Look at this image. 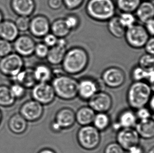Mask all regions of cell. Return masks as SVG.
<instances>
[{
	"instance_id": "obj_1",
	"label": "cell",
	"mask_w": 154,
	"mask_h": 153,
	"mask_svg": "<svg viewBox=\"0 0 154 153\" xmlns=\"http://www.w3.org/2000/svg\"><path fill=\"white\" fill-rule=\"evenodd\" d=\"M153 86L144 81H134L127 91V100L131 108L137 110L145 107L153 94Z\"/></svg>"
},
{
	"instance_id": "obj_2",
	"label": "cell",
	"mask_w": 154,
	"mask_h": 153,
	"mask_svg": "<svg viewBox=\"0 0 154 153\" xmlns=\"http://www.w3.org/2000/svg\"><path fill=\"white\" fill-rule=\"evenodd\" d=\"M88 56L85 50L74 48L65 54L63 60V68L69 75H77L83 71L88 66Z\"/></svg>"
},
{
	"instance_id": "obj_3",
	"label": "cell",
	"mask_w": 154,
	"mask_h": 153,
	"mask_svg": "<svg viewBox=\"0 0 154 153\" xmlns=\"http://www.w3.org/2000/svg\"><path fill=\"white\" fill-rule=\"evenodd\" d=\"M56 96L64 100H71L78 95L79 82L75 79L67 75H60L52 81Z\"/></svg>"
},
{
	"instance_id": "obj_4",
	"label": "cell",
	"mask_w": 154,
	"mask_h": 153,
	"mask_svg": "<svg viewBox=\"0 0 154 153\" xmlns=\"http://www.w3.org/2000/svg\"><path fill=\"white\" fill-rule=\"evenodd\" d=\"M86 10L93 19L98 21H106L114 16L115 7L112 0H90Z\"/></svg>"
},
{
	"instance_id": "obj_5",
	"label": "cell",
	"mask_w": 154,
	"mask_h": 153,
	"mask_svg": "<svg viewBox=\"0 0 154 153\" xmlns=\"http://www.w3.org/2000/svg\"><path fill=\"white\" fill-rule=\"evenodd\" d=\"M76 137L79 146L87 151L96 149L101 140L100 131L92 125L82 126L77 131Z\"/></svg>"
},
{
	"instance_id": "obj_6",
	"label": "cell",
	"mask_w": 154,
	"mask_h": 153,
	"mask_svg": "<svg viewBox=\"0 0 154 153\" xmlns=\"http://www.w3.org/2000/svg\"><path fill=\"white\" fill-rule=\"evenodd\" d=\"M23 67V58L17 53H10L0 60V72L9 78L17 75Z\"/></svg>"
},
{
	"instance_id": "obj_7",
	"label": "cell",
	"mask_w": 154,
	"mask_h": 153,
	"mask_svg": "<svg viewBox=\"0 0 154 153\" xmlns=\"http://www.w3.org/2000/svg\"><path fill=\"white\" fill-rule=\"evenodd\" d=\"M31 97L32 99L44 106L54 101L56 95L51 84L38 82L31 88Z\"/></svg>"
},
{
	"instance_id": "obj_8",
	"label": "cell",
	"mask_w": 154,
	"mask_h": 153,
	"mask_svg": "<svg viewBox=\"0 0 154 153\" xmlns=\"http://www.w3.org/2000/svg\"><path fill=\"white\" fill-rule=\"evenodd\" d=\"M125 36L129 45L136 48L144 47L149 39V34L145 28L136 24L127 28Z\"/></svg>"
},
{
	"instance_id": "obj_9",
	"label": "cell",
	"mask_w": 154,
	"mask_h": 153,
	"mask_svg": "<svg viewBox=\"0 0 154 153\" xmlns=\"http://www.w3.org/2000/svg\"><path fill=\"white\" fill-rule=\"evenodd\" d=\"M19 113L27 122H36L42 118L44 113V108L42 104L35 100H29L22 104Z\"/></svg>"
},
{
	"instance_id": "obj_10",
	"label": "cell",
	"mask_w": 154,
	"mask_h": 153,
	"mask_svg": "<svg viewBox=\"0 0 154 153\" xmlns=\"http://www.w3.org/2000/svg\"><path fill=\"white\" fill-rule=\"evenodd\" d=\"M88 104L96 113H107L112 106V98L107 92L99 91L88 100Z\"/></svg>"
},
{
	"instance_id": "obj_11",
	"label": "cell",
	"mask_w": 154,
	"mask_h": 153,
	"mask_svg": "<svg viewBox=\"0 0 154 153\" xmlns=\"http://www.w3.org/2000/svg\"><path fill=\"white\" fill-rule=\"evenodd\" d=\"M140 141V136L135 128H121L117 133L116 142L125 151L138 145Z\"/></svg>"
},
{
	"instance_id": "obj_12",
	"label": "cell",
	"mask_w": 154,
	"mask_h": 153,
	"mask_svg": "<svg viewBox=\"0 0 154 153\" xmlns=\"http://www.w3.org/2000/svg\"><path fill=\"white\" fill-rule=\"evenodd\" d=\"M102 78L107 87L110 88H117L121 87L125 82V75L121 69L113 67L104 71Z\"/></svg>"
},
{
	"instance_id": "obj_13",
	"label": "cell",
	"mask_w": 154,
	"mask_h": 153,
	"mask_svg": "<svg viewBox=\"0 0 154 153\" xmlns=\"http://www.w3.org/2000/svg\"><path fill=\"white\" fill-rule=\"evenodd\" d=\"M14 41L15 50L20 56L29 57L33 54L36 44L33 39L29 36H18Z\"/></svg>"
},
{
	"instance_id": "obj_14",
	"label": "cell",
	"mask_w": 154,
	"mask_h": 153,
	"mask_svg": "<svg viewBox=\"0 0 154 153\" xmlns=\"http://www.w3.org/2000/svg\"><path fill=\"white\" fill-rule=\"evenodd\" d=\"M66 41L64 38L58 39L56 45L49 49L46 57L48 62L53 65L61 64L66 52Z\"/></svg>"
},
{
	"instance_id": "obj_15",
	"label": "cell",
	"mask_w": 154,
	"mask_h": 153,
	"mask_svg": "<svg viewBox=\"0 0 154 153\" xmlns=\"http://www.w3.org/2000/svg\"><path fill=\"white\" fill-rule=\"evenodd\" d=\"M29 29L34 36L37 38L44 37L50 31V22L46 17L38 15L30 21Z\"/></svg>"
},
{
	"instance_id": "obj_16",
	"label": "cell",
	"mask_w": 154,
	"mask_h": 153,
	"mask_svg": "<svg viewBox=\"0 0 154 153\" xmlns=\"http://www.w3.org/2000/svg\"><path fill=\"white\" fill-rule=\"evenodd\" d=\"M54 121L62 130L69 129L76 122L75 112L71 108H62L56 113Z\"/></svg>"
},
{
	"instance_id": "obj_17",
	"label": "cell",
	"mask_w": 154,
	"mask_h": 153,
	"mask_svg": "<svg viewBox=\"0 0 154 153\" xmlns=\"http://www.w3.org/2000/svg\"><path fill=\"white\" fill-rule=\"evenodd\" d=\"M135 113L131 110H125L120 113L117 121L112 124L113 129L119 130L123 128H134L137 122Z\"/></svg>"
},
{
	"instance_id": "obj_18",
	"label": "cell",
	"mask_w": 154,
	"mask_h": 153,
	"mask_svg": "<svg viewBox=\"0 0 154 153\" xmlns=\"http://www.w3.org/2000/svg\"><path fill=\"white\" fill-rule=\"evenodd\" d=\"M98 91L97 83L91 79H83L79 82L78 95L83 100L88 101Z\"/></svg>"
},
{
	"instance_id": "obj_19",
	"label": "cell",
	"mask_w": 154,
	"mask_h": 153,
	"mask_svg": "<svg viewBox=\"0 0 154 153\" xmlns=\"http://www.w3.org/2000/svg\"><path fill=\"white\" fill-rule=\"evenodd\" d=\"M13 82L19 83L26 89H30L37 83L33 69H23L15 76L10 78Z\"/></svg>"
},
{
	"instance_id": "obj_20",
	"label": "cell",
	"mask_w": 154,
	"mask_h": 153,
	"mask_svg": "<svg viewBox=\"0 0 154 153\" xmlns=\"http://www.w3.org/2000/svg\"><path fill=\"white\" fill-rule=\"evenodd\" d=\"M11 6L20 16L28 17L33 13L35 5L34 0H12Z\"/></svg>"
},
{
	"instance_id": "obj_21",
	"label": "cell",
	"mask_w": 154,
	"mask_h": 153,
	"mask_svg": "<svg viewBox=\"0 0 154 153\" xmlns=\"http://www.w3.org/2000/svg\"><path fill=\"white\" fill-rule=\"evenodd\" d=\"M8 127L11 132L15 134H22L27 130L28 122L19 113H17L10 118Z\"/></svg>"
},
{
	"instance_id": "obj_22",
	"label": "cell",
	"mask_w": 154,
	"mask_h": 153,
	"mask_svg": "<svg viewBox=\"0 0 154 153\" xmlns=\"http://www.w3.org/2000/svg\"><path fill=\"white\" fill-rule=\"evenodd\" d=\"M19 31L12 21H2L0 23V38L7 41H12L19 36Z\"/></svg>"
},
{
	"instance_id": "obj_23",
	"label": "cell",
	"mask_w": 154,
	"mask_h": 153,
	"mask_svg": "<svg viewBox=\"0 0 154 153\" xmlns=\"http://www.w3.org/2000/svg\"><path fill=\"white\" fill-rule=\"evenodd\" d=\"M134 128L140 137L144 139H151L154 137V121L152 118L147 120H139Z\"/></svg>"
},
{
	"instance_id": "obj_24",
	"label": "cell",
	"mask_w": 154,
	"mask_h": 153,
	"mask_svg": "<svg viewBox=\"0 0 154 153\" xmlns=\"http://www.w3.org/2000/svg\"><path fill=\"white\" fill-rule=\"evenodd\" d=\"M95 115L96 112L89 106H82L75 113L76 122L82 126L91 125Z\"/></svg>"
},
{
	"instance_id": "obj_25",
	"label": "cell",
	"mask_w": 154,
	"mask_h": 153,
	"mask_svg": "<svg viewBox=\"0 0 154 153\" xmlns=\"http://www.w3.org/2000/svg\"><path fill=\"white\" fill-rule=\"evenodd\" d=\"M138 19L142 23L153 19L154 15V6L152 2L146 1L140 4L136 10Z\"/></svg>"
},
{
	"instance_id": "obj_26",
	"label": "cell",
	"mask_w": 154,
	"mask_h": 153,
	"mask_svg": "<svg viewBox=\"0 0 154 153\" xmlns=\"http://www.w3.org/2000/svg\"><path fill=\"white\" fill-rule=\"evenodd\" d=\"M131 76L134 81H142L143 80H146L150 86L154 87V68L145 69L141 67H137L132 71Z\"/></svg>"
},
{
	"instance_id": "obj_27",
	"label": "cell",
	"mask_w": 154,
	"mask_h": 153,
	"mask_svg": "<svg viewBox=\"0 0 154 153\" xmlns=\"http://www.w3.org/2000/svg\"><path fill=\"white\" fill-rule=\"evenodd\" d=\"M109 20L108 28L111 34L118 38L125 36L126 29L122 25L119 20V16H113Z\"/></svg>"
},
{
	"instance_id": "obj_28",
	"label": "cell",
	"mask_w": 154,
	"mask_h": 153,
	"mask_svg": "<svg viewBox=\"0 0 154 153\" xmlns=\"http://www.w3.org/2000/svg\"><path fill=\"white\" fill-rule=\"evenodd\" d=\"M34 75L38 82H48L52 77L50 68L44 64H39L33 69Z\"/></svg>"
},
{
	"instance_id": "obj_29",
	"label": "cell",
	"mask_w": 154,
	"mask_h": 153,
	"mask_svg": "<svg viewBox=\"0 0 154 153\" xmlns=\"http://www.w3.org/2000/svg\"><path fill=\"white\" fill-rule=\"evenodd\" d=\"M16 100L13 97L10 88L6 85H0V106L9 108L14 104Z\"/></svg>"
},
{
	"instance_id": "obj_30",
	"label": "cell",
	"mask_w": 154,
	"mask_h": 153,
	"mask_svg": "<svg viewBox=\"0 0 154 153\" xmlns=\"http://www.w3.org/2000/svg\"><path fill=\"white\" fill-rule=\"evenodd\" d=\"M50 28L53 34L60 38L68 35L71 31L66 25L64 19H58L54 21Z\"/></svg>"
},
{
	"instance_id": "obj_31",
	"label": "cell",
	"mask_w": 154,
	"mask_h": 153,
	"mask_svg": "<svg viewBox=\"0 0 154 153\" xmlns=\"http://www.w3.org/2000/svg\"><path fill=\"white\" fill-rule=\"evenodd\" d=\"M93 124V126L99 131L105 130L110 125V117L107 113H97L95 116Z\"/></svg>"
},
{
	"instance_id": "obj_32",
	"label": "cell",
	"mask_w": 154,
	"mask_h": 153,
	"mask_svg": "<svg viewBox=\"0 0 154 153\" xmlns=\"http://www.w3.org/2000/svg\"><path fill=\"white\" fill-rule=\"evenodd\" d=\"M140 4V0H117V5L123 13L135 11Z\"/></svg>"
},
{
	"instance_id": "obj_33",
	"label": "cell",
	"mask_w": 154,
	"mask_h": 153,
	"mask_svg": "<svg viewBox=\"0 0 154 153\" xmlns=\"http://www.w3.org/2000/svg\"><path fill=\"white\" fill-rule=\"evenodd\" d=\"M13 97L17 100H20L25 97L26 89L23 86L16 82H13L9 87Z\"/></svg>"
},
{
	"instance_id": "obj_34",
	"label": "cell",
	"mask_w": 154,
	"mask_h": 153,
	"mask_svg": "<svg viewBox=\"0 0 154 153\" xmlns=\"http://www.w3.org/2000/svg\"><path fill=\"white\" fill-rule=\"evenodd\" d=\"M119 17L122 25L126 28L131 27L135 23V17L131 13H123Z\"/></svg>"
},
{
	"instance_id": "obj_35",
	"label": "cell",
	"mask_w": 154,
	"mask_h": 153,
	"mask_svg": "<svg viewBox=\"0 0 154 153\" xmlns=\"http://www.w3.org/2000/svg\"><path fill=\"white\" fill-rule=\"evenodd\" d=\"M139 64L140 67L145 69L154 68V56L150 54H145L140 58Z\"/></svg>"
},
{
	"instance_id": "obj_36",
	"label": "cell",
	"mask_w": 154,
	"mask_h": 153,
	"mask_svg": "<svg viewBox=\"0 0 154 153\" xmlns=\"http://www.w3.org/2000/svg\"><path fill=\"white\" fill-rule=\"evenodd\" d=\"M30 20L28 17L19 16L15 24L19 31L25 32L29 29Z\"/></svg>"
},
{
	"instance_id": "obj_37",
	"label": "cell",
	"mask_w": 154,
	"mask_h": 153,
	"mask_svg": "<svg viewBox=\"0 0 154 153\" xmlns=\"http://www.w3.org/2000/svg\"><path fill=\"white\" fill-rule=\"evenodd\" d=\"M12 50V46L10 41L0 39V57H3L10 54Z\"/></svg>"
},
{
	"instance_id": "obj_38",
	"label": "cell",
	"mask_w": 154,
	"mask_h": 153,
	"mask_svg": "<svg viewBox=\"0 0 154 153\" xmlns=\"http://www.w3.org/2000/svg\"><path fill=\"white\" fill-rule=\"evenodd\" d=\"M48 50V46H47L45 44L39 43L35 45L34 52L38 58H44L47 57Z\"/></svg>"
},
{
	"instance_id": "obj_39",
	"label": "cell",
	"mask_w": 154,
	"mask_h": 153,
	"mask_svg": "<svg viewBox=\"0 0 154 153\" xmlns=\"http://www.w3.org/2000/svg\"><path fill=\"white\" fill-rule=\"evenodd\" d=\"M104 153H125V150L117 142H112L106 145Z\"/></svg>"
},
{
	"instance_id": "obj_40",
	"label": "cell",
	"mask_w": 154,
	"mask_h": 153,
	"mask_svg": "<svg viewBox=\"0 0 154 153\" xmlns=\"http://www.w3.org/2000/svg\"><path fill=\"white\" fill-rule=\"evenodd\" d=\"M135 113L137 119L139 120H147L152 117L150 110L145 107L140 108Z\"/></svg>"
},
{
	"instance_id": "obj_41",
	"label": "cell",
	"mask_w": 154,
	"mask_h": 153,
	"mask_svg": "<svg viewBox=\"0 0 154 153\" xmlns=\"http://www.w3.org/2000/svg\"><path fill=\"white\" fill-rule=\"evenodd\" d=\"M64 20L67 26L71 30L76 28L79 25V20L74 15H70L67 17Z\"/></svg>"
},
{
	"instance_id": "obj_42",
	"label": "cell",
	"mask_w": 154,
	"mask_h": 153,
	"mask_svg": "<svg viewBox=\"0 0 154 153\" xmlns=\"http://www.w3.org/2000/svg\"><path fill=\"white\" fill-rule=\"evenodd\" d=\"M63 1L67 8L73 10L81 6L84 0H63Z\"/></svg>"
},
{
	"instance_id": "obj_43",
	"label": "cell",
	"mask_w": 154,
	"mask_h": 153,
	"mask_svg": "<svg viewBox=\"0 0 154 153\" xmlns=\"http://www.w3.org/2000/svg\"><path fill=\"white\" fill-rule=\"evenodd\" d=\"M58 39L57 38L53 35V34H48L44 36V43L48 47H53L55 45Z\"/></svg>"
},
{
	"instance_id": "obj_44",
	"label": "cell",
	"mask_w": 154,
	"mask_h": 153,
	"mask_svg": "<svg viewBox=\"0 0 154 153\" xmlns=\"http://www.w3.org/2000/svg\"><path fill=\"white\" fill-rule=\"evenodd\" d=\"M145 48L147 53L153 55L154 54V39L153 37L148 39L145 45Z\"/></svg>"
},
{
	"instance_id": "obj_45",
	"label": "cell",
	"mask_w": 154,
	"mask_h": 153,
	"mask_svg": "<svg viewBox=\"0 0 154 153\" xmlns=\"http://www.w3.org/2000/svg\"><path fill=\"white\" fill-rule=\"evenodd\" d=\"M63 0H48V6L53 10H58L62 5Z\"/></svg>"
},
{
	"instance_id": "obj_46",
	"label": "cell",
	"mask_w": 154,
	"mask_h": 153,
	"mask_svg": "<svg viewBox=\"0 0 154 153\" xmlns=\"http://www.w3.org/2000/svg\"><path fill=\"white\" fill-rule=\"evenodd\" d=\"M145 29L148 34H150L152 36H153L154 34V19H151L146 22L145 23Z\"/></svg>"
},
{
	"instance_id": "obj_47",
	"label": "cell",
	"mask_w": 154,
	"mask_h": 153,
	"mask_svg": "<svg viewBox=\"0 0 154 153\" xmlns=\"http://www.w3.org/2000/svg\"><path fill=\"white\" fill-rule=\"evenodd\" d=\"M126 151L127 153H145L144 148L139 144L132 146Z\"/></svg>"
},
{
	"instance_id": "obj_48",
	"label": "cell",
	"mask_w": 154,
	"mask_h": 153,
	"mask_svg": "<svg viewBox=\"0 0 154 153\" xmlns=\"http://www.w3.org/2000/svg\"><path fill=\"white\" fill-rule=\"evenodd\" d=\"M51 128L52 130H53L55 132H60L62 130V129L60 128V127L58 126V125H57V124L54 121H52V123H51Z\"/></svg>"
},
{
	"instance_id": "obj_49",
	"label": "cell",
	"mask_w": 154,
	"mask_h": 153,
	"mask_svg": "<svg viewBox=\"0 0 154 153\" xmlns=\"http://www.w3.org/2000/svg\"><path fill=\"white\" fill-rule=\"evenodd\" d=\"M38 153H56L54 150L48 148H45L43 149H41L40 151L38 152Z\"/></svg>"
},
{
	"instance_id": "obj_50",
	"label": "cell",
	"mask_w": 154,
	"mask_h": 153,
	"mask_svg": "<svg viewBox=\"0 0 154 153\" xmlns=\"http://www.w3.org/2000/svg\"><path fill=\"white\" fill-rule=\"evenodd\" d=\"M148 104H149V107H150V109L152 110V112L154 111V95H152V97L149 100V101L148 102Z\"/></svg>"
},
{
	"instance_id": "obj_51",
	"label": "cell",
	"mask_w": 154,
	"mask_h": 153,
	"mask_svg": "<svg viewBox=\"0 0 154 153\" xmlns=\"http://www.w3.org/2000/svg\"><path fill=\"white\" fill-rule=\"evenodd\" d=\"M147 153H154V147H152Z\"/></svg>"
},
{
	"instance_id": "obj_52",
	"label": "cell",
	"mask_w": 154,
	"mask_h": 153,
	"mask_svg": "<svg viewBox=\"0 0 154 153\" xmlns=\"http://www.w3.org/2000/svg\"><path fill=\"white\" fill-rule=\"evenodd\" d=\"M3 21V15L1 12L0 11V23L2 22Z\"/></svg>"
},
{
	"instance_id": "obj_53",
	"label": "cell",
	"mask_w": 154,
	"mask_h": 153,
	"mask_svg": "<svg viewBox=\"0 0 154 153\" xmlns=\"http://www.w3.org/2000/svg\"><path fill=\"white\" fill-rule=\"evenodd\" d=\"M2 112H1V111L0 110V124L1 123V122H2Z\"/></svg>"
}]
</instances>
